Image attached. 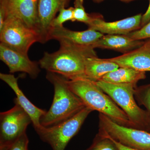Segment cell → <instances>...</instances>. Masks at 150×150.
<instances>
[{
  "label": "cell",
  "mask_w": 150,
  "mask_h": 150,
  "mask_svg": "<svg viewBox=\"0 0 150 150\" xmlns=\"http://www.w3.org/2000/svg\"><path fill=\"white\" fill-rule=\"evenodd\" d=\"M94 49L91 47L60 45L59 50L54 53L45 52L38 64L47 72L58 74L69 80L85 78L86 60L97 56Z\"/></svg>",
  "instance_id": "6da1fadb"
},
{
  "label": "cell",
  "mask_w": 150,
  "mask_h": 150,
  "mask_svg": "<svg viewBox=\"0 0 150 150\" xmlns=\"http://www.w3.org/2000/svg\"><path fill=\"white\" fill-rule=\"evenodd\" d=\"M69 87L82 100L86 107L96 110L117 124L134 128L125 112L95 81L85 78L68 80Z\"/></svg>",
  "instance_id": "7a4b0ae2"
},
{
  "label": "cell",
  "mask_w": 150,
  "mask_h": 150,
  "mask_svg": "<svg viewBox=\"0 0 150 150\" xmlns=\"http://www.w3.org/2000/svg\"><path fill=\"white\" fill-rule=\"evenodd\" d=\"M46 78L54 86V93L50 109L40 118V124L43 127H51L62 123L86 107L69 87L68 79L66 78L47 72Z\"/></svg>",
  "instance_id": "3957f363"
},
{
  "label": "cell",
  "mask_w": 150,
  "mask_h": 150,
  "mask_svg": "<svg viewBox=\"0 0 150 150\" xmlns=\"http://www.w3.org/2000/svg\"><path fill=\"white\" fill-rule=\"evenodd\" d=\"M96 83L125 112L135 129L150 132V114L141 108L135 100L137 84L112 83L102 81Z\"/></svg>",
  "instance_id": "277c9868"
},
{
  "label": "cell",
  "mask_w": 150,
  "mask_h": 150,
  "mask_svg": "<svg viewBox=\"0 0 150 150\" xmlns=\"http://www.w3.org/2000/svg\"><path fill=\"white\" fill-rule=\"evenodd\" d=\"M92 111L89 108L85 107L69 119L54 126L43 127L37 134L40 139L51 146L52 150H65Z\"/></svg>",
  "instance_id": "5b68a950"
},
{
  "label": "cell",
  "mask_w": 150,
  "mask_h": 150,
  "mask_svg": "<svg viewBox=\"0 0 150 150\" xmlns=\"http://www.w3.org/2000/svg\"><path fill=\"white\" fill-rule=\"evenodd\" d=\"M98 133L128 147L150 150V132L121 126L99 113Z\"/></svg>",
  "instance_id": "8992f818"
},
{
  "label": "cell",
  "mask_w": 150,
  "mask_h": 150,
  "mask_svg": "<svg viewBox=\"0 0 150 150\" xmlns=\"http://www.w3.org/2000/svg\"><path fill=\"white\" fill-rule=\"evenodd\" d=\"M39 40L37 33L14 16H7L0 30L1 43L24 55H28L30 48Z\"/></svg>",
  "instance_id": "52a82bcc"
},
{
  "label": "cell",
  "mask_w": 150,
  "mask_h": 150,
  "mask_svg": "<svg viewBox=\"0 0 150 150\" xmlns=\"http://www.w3.org/2000/svg\"><path fill=\"white\" fill-rule=\"evenodd\" d=\"M31 118L20 105L15 103L11 109L0 113V146L15 141L26 133Z\"/></svg>",
  "instance_id": "ba28073f"
},
{
  "label": "cell",
  "mask_w": 150,
  "mask_h": 150,
  "mask_svg": "<svg viewBox=\"0 0 150 150\" xmlns=\"http://www.w3.org/2000/svg\"><path fill=\"white\" fill-rule=\"evenodd\" d=\"M91 20L88 28L103 34L127 35L142 28V15L139 14L130 17L114 22H106L98 13L90 14Z\"/></svg>",
  "instance_id": "9c48e42d"
},
{
  "label": "cell",
  "mask_w": 150,
  "mask_h": 150,
  "mask_svg": "<svg viewBox=\"0 0 150 150\" xmlns=\"http://www.w3.org/2000/svg\"><path fill=\"white\" fill-rule=\"evenodd\" d=\"M104 35L89 28L83 31H74L63 26L51 28L48 35V40H57L60 45H71L94 48V45Z\"/></svg>",
  "instance_id": "30bf717a"
},
{
  "label": "cell",
  "mask_w": 150,
  "mask_h": 150,
  "mask_svg": "<svg viewBox=\"0 0 150 150\" xmlns=\"http://www.w3.org/2000/svg\"><path fill=\"white\" fill-rule=\"evenodd\" d=\"M38 0H0V14L5 18L10 15L19 18L38 33Z\"/></svg>",
  "instance_id": "8fae6325"
},
{
  "label": "cell",
  "mask_w": 150,
  "mask_h": 150,
  "mask_svg": "<svg viewBox=\"0 0 150 150\" xmlns=\"http://www.w3.org/2000/svg\"><path fill=\"white\" fill-rule=\"evenodd\" d=\"M0 59L8 67L10 74L21 72L35 79L40 71L38 63L31 61L28 55L21 54L0 43Z\"/></svg>",
  "instance_id": "7c38bea8"
},
{
  "label": "cell",
  "mask_w": 150,
  "mask_h": 150,
  "mask_svg": "<svg viewBox=\"0 0 150 150\" xmlns=\"http://www.w3.org/2000/svg\"><path fill=\"white\" fill-rule=\"evenodd\" d=\"M70 0H38V3L37 32L39 43L48 41L52 22L57 13L69 5Z\"/></svg>",
  "instance_id": "4fadbf2b"
},
{
  "label": "cell",
  "mask_w": 150,
  "mask_h": 150,
  "mask_svg": "<svg viewBox=\"0 0 150 150\" xmlns=\"http://www.w3.org/2000/svg\"><path fill=\"white\" fill-rule=\"evenodd\" d=\"M18 78L15 77L12 74H0L1 79L10 87L16 95L14 100L15 103L19 105L28 114L33 127L37 133L43 127L40 124V118L47 111L37 107L30 101L19 87L18 83Z\"/></svg>",
  "instance_id": "5bb4252c"
},
{
  "label": "cell",
  "mask_w": 150,
  "mask_h": 150,
  "mask_svg": "<svg viewBox=\"0 0 150 150\" xmlns=\"http://www.w3.org/2000/svg\"><path fill=\"white\" fill-rule=\"evenodd\" d=\"M108 59L119 67H127L145 72L150 71V39L133 51Z\"/></svg>",
  "instance_id": "9a60e30c"
},
{
  "label": "cell",
  "mask_w": 150,
  "mask_h": 150,
  "mask_svg": "<svg viewBox=\"0 0 150 150\" xmlns=\"http://www.w3.org/2000/svg\"><path fill=\"white\" fill-rule=\"evenodd\" d=\"M145 41L134 40L128 35L105 34L97 41L93 48L113 50L125 54L139 48Z\"/></svg>",
  "instance_id": "2e32d148"
},
{
  "label": "cell",
  "mask_w": 150,
  "mask_h": 150,
  "mask_svg": "<svg viewBox=\"0 0 150 150\" xmlns=\"http://www.w3.org/2000/svg\"><path fill=\"white\" fill-rule=\"evenodd\" d=\"M117 64L108 59H101L97 56L88 57L85 64V78L94 81H98L108 73L118 69Z\"/></svg>",
  "instance_id": "e0dca14e"
},
{
  "label": "cell",
  "mask_w": 150,
  "mask_h": 150,
  "mask_svg": "<svg viewBox=\"0 0 150 150\" xmlns=\"http://www.w3.org/2000/svg\"><path fill=\"white\" fill-rule=\"evenodd\" d=\"M146 78L145 72L139 71L127 67H119L105 75L100 81L112 83L137 84L139 81Z\"/></svg>",
  "instance_id": "ac0fdd59"
},
{
  "label": "cell",
  "mask_w": 150,
  "mask_h": 150,
  "mask_svg": "<svg viewBox=\"0 0 150 150\" xmlns=\"http://www.w3.org/2000/svg\"><path fill=\"white\" fill-rule=\"evenodd\" d=\"M86 150H118L114 142L109 137L98 133L91 145Z\"/></svg>",
  "instance_id": "d6986e66"
},
{
  "label": "cell",
  "mask_w": 150,
  "mask_h": 150,
  "mask_svg": "<svg viewBox=\"0 0 150 150\" xmlns=\"http://www.w3.org/2000/svg\"><path fill=\"white\" fill-rule=\"evenodd\" d=\"M134 96L139 104L144 105L150 114V83L137 86Z\"/></svg>",
  "instance_id": "ffe728a7"
},
{
  "label": "cell",
  "mask_w": 150,
  "mask_h": 150,
  "mask_svg": "<svg viewBox=\"0 0 150 150\" xmlns=\"http://www.w3.org/2000/svg\"><path fill=\"white\" fill-rule=\"evenodd\" d=\"M83 2V0H75L73 11L74 21L82 22L87 25L91 17L90 14L86 12Z\"/></svg>",
  "instance_id": "44dd1931"
},
{
  "label": "cell",
  "mask_w": 150,
  "mask_h": 150,
  "mask_svg": "<svg viewBox=\"0 0 150 150\" xmlns=\"http://www.w3.org/2000/svg\"><path fill=\"white\" fill-rule=\"evenodd\" d=\"M74 7H70L68 8H63L59 12V14L56 17L51 23V29L63 26V24L67 21L74 22Z\"/></svg>",
  "instance_id": "7402d4cb"
},
{
  "label": "cell",
  "mask_w": 150,
  "mask_h": 150,
  "mask_svg": "<svg viewBox=\"0 0 150 150\" xmlns=\"http://www.w3.org/2000/svg\"><path fill=\"white\" fill-rule=\"evenodd\" d=\"M28 144L29 139L25 133L12 143L0 146V150H28Z\"/></svg>",
  "instance_id": "603a6c76"
},
{
  "label": "cell",
  "mask_w": 150,
  "mask_h": 150,
  "mask_svg": "<svg viewBox=\"0 0 150 150\" xmlns=\"http://www.w3.org/2000/svg\"><path fill=\"white\" fill-rule=\"evenodd\" d=\"M127 35L134 40L150 39V21L140 29L131 32Z\"/></svg>",
  "instance_id": "cb8c5ba5"
},
{
  "label": "cell",
  "mask_w": 150,
  "mask_h": 150,
  "mask_svg": "<svg viewBox=\"0 0 150 150\" xmlns=\"http://www.w3.org/2000/svg\"><path fill=\"white\" fill-rule=\"evenodd\" d=\"M150 21V0H149V4L146 11L144 14L142 15L141 26L142 27L147 24Z\"/></svg>",
  "instance_id": "d4e9b609"
},
{
  "label": "cell",
  "mask_w": 150,
  "mask_h": 150,
  "mask_svg": "<svg viewBox=\"0 0 150 150\" xmlns=\"http://www.w3.org/2000/svg\"><path fill=\"white\" fill-rule=\"evenodd\" d=\"M106 137H107V136H106ZM109 138H110V137H109ZM110 138V139H111L112 140V141H113V142H114L115 144L116 145V146H117V148H118V150H139L135 149H132V148L128 147L126 146H124V145L121 144H120V143H119V142H116V141L112 139H111V138Z\"/></svg>",
  "instance_id": "484cf974"
},
{
  "label": "cell",
  "mask_w": 150,
  "mask_h": 150,
  "mask_svg": "<svg viewBox=\"0 0 150 150\" xmlns=\"http://www.w3.org/2000/svg\"><path fill=\"white\" fill-rule=\"evenodd\" d=\"M92 1L95 3H100L103 1L104 0H92ZM119 1L123 2L129 3L130 2L133 1H136V0H119Z\"/></svg>",
  "instance_id": "4316f807"
}]
</instances>
